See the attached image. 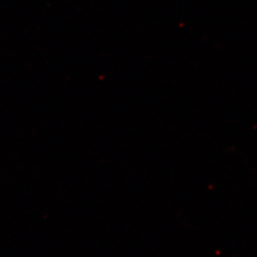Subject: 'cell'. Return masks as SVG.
Listing matches in <instances>:
<instances>
[]
</instances>
